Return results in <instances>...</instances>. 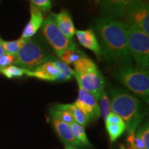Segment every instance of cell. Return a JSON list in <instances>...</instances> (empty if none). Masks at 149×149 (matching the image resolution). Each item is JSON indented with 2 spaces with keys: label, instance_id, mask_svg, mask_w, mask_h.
Returning a JSON list of instances; mask_svg holds the SVG:
<instances>
[{
  "label": "cell",
  "instance_id": "obj_34",
  "mask_svg": "<svg viewBox=\"0 0 149 149\" xmlns=\"http://www.w3.org/2000/svg\"><path fill=\"white\" fill-rule=\"evenodd\" d=\"M142 1H146V2H148V0H142Z\"/></svg>",
  "mask_w": 149,
  "mask_h": 149
},
{
  "label": "cell",
  "instance_id": "obj_3",
  "mask_svg": "<svg viewBox=\"0 0 149 149\" xmlns=\"http://www.w3.org/2000/svg\"><path fill=\"white\" fill-rule=\"evenodd\" d=\"M59 59L44 37L40 35L26 39L15 55V64L24 70H33L47 61Z\"/></svg>",
  "mask_w": 149,
  "mask_h": 149
},
{
  "label": "cell",
  "instance_id": "obj_29",
  "mask_svg": "<svg viewBox=\"0 0 149 149\" xmlns=\"http://www.w3.org/2000/svg\"><path fill=\"white\" fill-rule=\"evenodd\" d=\"M15 61V56L5 54L0 57V71L11 64H14Z\"/></svg>",
  "mask_w": 149,
  "mask_h": 149
},
{
  "label": "cell",
  "instance_id": "obj_13",
  "mask_svg": "<svg viewBox=\"0 0 149 149\" xmlns=\"http://www.w3.org/2000/svg\"><path fill=\"white\" fill-rule=\"evenodd\" d=\"M24 74L29 77H33L46 81H55L57 79L58 70L53 64V61H47L37 67L33 70H24Z\"/></svg>",
  "mask_w": 149,
  "mask_h": 149
},
{
  "label": "cell",
  "instance_id": "obj_10",
  "mask_svg": "<svg viewBox=\"0 0 149 149\" xmlns=\"http://www.w3.org/2000/svg\"><path fill=\"white\" fill-rule=\"evenodd\" d=\"M100 1V15L109 19L124 17L127 5L133 0H97Z\"/></svg>",
  "mask_w": 149,
  "mask_h": 149
},
{
  "label": "cell",
  "instance_id": "obj_23",
  "mask_svg": "<svg viewBox=\"0 0 149 149\" xmlns=\"http://www.w3.org/2000/svg\"><path fill=\"white\" fill-rule=\"evenodd\" d=\"M100 109L101 115L103 117L104 122L107 120V117L111 113V102H110L109 97L108 95V93L104 91L103 94L102 95L100 99Z\"/></svg>",
  "mask_w": 149,
  "mask_h": 149
},
{
  "label": "cell",
  "instance_id": "obj_8",
  "mask_svg": "<svg viewBox=\"0 0 149 149\" xmlns=\"http://www.w3.org/2000/svg\"><path fill=\"white\" fill-rule=\"evenodd\" d=\"M73 76L77 84L94 97L97 101L100 100L105 90V78L99 70L85 74H79L74 70Z\"/></svg>",
  "mask_w": 149,
  "mask_h": 149
},
{
  "label": "cell",
  "instance_id": "obj_31",
  "mask_svg": "<svg viewBox=\"0 0 149 149\" xmlns=\"http://www.w3.org/2000/svg\"><path fill=\"white\" fill-rule=\"evenodd\" d=\"M5 51H4V49H3V45L2 44H1V38H0V57H1V56H3V55H5Z\"/></svg>",
  "mask_w": 149,
  "mask_h": 149
},
{
  "label": "cell",
  "instance_id": "obj_17",
  "mask_svg": "<svg viewBox=\"0 0 149 149\" xmlns=\"http://www.w3.org/2000/svg\"><path fill=\"white\" fill-rule=\"evenodd\" d=\"M74 71L79 74H85L97 71L98 70L96 64L87 57H82L73 64Z\"/></svg>",
  "mask_w": 149,
  "mask_h": 149
},
{
  "label": "cell",
  "instance_id": "obj_18",
  "mask_svg": "<svg viewBox=\"0 0 149 149\" xmlns=\"http://www.w3.org/2000/svg\"><path fill=\"white\" fill-rule=\"evenodd\" d=\"M53 61V64L57 67L58 70L56 81H64L69 80L73 77L74 70L70 68L68 64H65L64 62L61 61L59 59H56Z\"/></svg>",
  "mask_w": 149,
  "mask_h": 149
},
{
  "label": "cell",
  "instance_id": "obj_9",
  "mask_svg": "<svg viewBox=\"0 0 149 149\" xmlns=\"http://www.w3.org/2000/svg\"><path fill=\"white\" fill-rule=\"evenodd\" d=\"M78 86V96L74 105L85 115L88 122L97 120L101 117L100 106L97 101L92 95L84 89L79 84Z\"/></svg>",
  "mask_w": 149,
  "mask_h": 149
},
{
  "label": "cell",
  "instance_id": "obj_26",
  "mask_svg": "<svg viewBox=\"0 0 149 149\" xmlns=\"http://www.w3.org/2000/svg\"><path fill=\"white\" fill-rule=\"evenodd\" d=\"M70 109H71L72 117H73L74 122L77 123V124H80L81 126L85 127L86 126L87 123L88 122L85 115L79 109H77L74 105V104H70Z\"/></svg>",
  "mask_w": 149,
  "mask_h": 149
},
{
  "label": "cell",
  "instance_id": "obj_28",
  "mask_svg": "<svg viewBox=\"0 0 149 149\" xmlns=\"http://www.w3.org/2000/svg\"><path fill=\"white\" fill-rule=\"evenodd\" d=\"M30 3H32L42 10V12H48L51 10L53 6L54 0H29Z\"/></svg>",
  "mask_w": 149,
  "mask_h": 149
},
{
  "label": "cell",
  "instance_id": "obj_4",
  "mask_svg": "<svg viewBox=\"0 0 149 149\" xmlns=\"http://www.w3.org/2000/svg\"><path fill=\"white\" fill-rule=\"evenodd\" d=\"M113 76L143 101H149V72L148 70L130 66L118 68Z\"/></svg>",
  "mask_w": 149,
  "mask_h": 149
},
{
  "label": "cell",
  "instance_id": "obj_27",
  "mask_svg": "<svg viewBox=\"0 0 149 149\" xmlns=\"http://www.w3.org/2000/svg\"><path fill=\"white\" fill-rule=\"evenodd\" d=\"M127 141L128 144L133 147V149H146L142 140L136 134V132L132 134H128Z\"/></svg>",
  "mask_w": 149,
  "mask_h": 149
},
{
  "label": "cell",
  "instance_id": "obj_24",
  "mask_svg": "<svg viewBox=\"0 0 149 149\" xmlns=\"http://www.w3.org/2000/svg\"><path fill=\"white\" fill-rule=\"evenodd\" d=\"M0 72L9 79L22 77L24 74V69L17 66H14V65H10V66L3 68Z\"/></svg>",
  "mask_w": 149,
  "mask_h": 149
},
{
  "label": "cell",
  "instance_id": "obj_2",
  "mask_svg": "<svg viewBox=\"0 0 149 149\" xmlns=\"http://www.w3.org/2000/svg\"><path fill=\"white\" fill-rule=\"evenodd\" d=\"M109 99L111 111L124 121L128 133H135L146 115L144 104L138 97L122 88L111 89Z\"/></svg>",
  "mask_w": 149,
  "mask_h": 149
},
{
  "label": "cell",
  "instance_id": "obj_35",
  "mask_svg": "<svg viewBox=\"0 0 149 149\" xmlns=\"http://www.w3.org/2000/svg\"><path fill=\"white\" fill-rule=\"evenodd\" d=\"M1 1V0H0V1Z\"/></svg>",
  "mask_w": 149,
  "mask_h": 149
},
{
  "label": "cell",
  "instance_id": "obj_22",
  "mask_svg": "<svg viewBox=\"0 0 149 149\" xmlns=\"http://www.w3.org/2000/svg\"><path fill=\"white\" fill-rule=\"evenodd\" d=\"M106 128L109 134L110 140L113 142L125 131L126 125L124 122L117 124H106Z\"/></svg>",
  "mask_w": 149,
  "mask_h": 149
},
{
  "label": "cell",
  "instance_id": "obj_21",
  "mask_svg": "<svg viewBox=\"0 0 149 149\" xmlns=\"http://www.w3.org/2000/svg\"><path fill=\"white\" fill-rule=\"evenodd\" d=\"M25 41L26 39L22 38V37L15 41H5L1 39V44H2L6 54L15 56Z\"/></svg>",
  "mask_w": 149,
  "mask_h": 149
},
{
  "label": "cell",
  "instance_id": "obj_5",
  "mask_svg": "<svg viewBox=\"0 0 149 149\" xmlns=\"http://www.w3.org/2000/svg\"><path fill=\"white\" fill-rule=\"evenodd\" d=\"M127 48L130 58L137 67L148 70L149 66V35L133 24L126 23Z\"/></svg>",
  "mask_w": 149,
  "mask_h": 149
},
{
  "label": "cell",
  "instance_id": "obj_14",
  "mask_svg": "<svg viewBox=\"0 0 149 149\" xmlns=\"http://www.w3.org/2000/svg\"><path fill=\"white\" fill-rule=\"evenodd\" d=\"M75 34L81 45L93 51L98 58L101 57L102 55L100 44L98 42L95 33L92 29L86 30V31L76 30Z\"/></svg>",
  "mask_w": 149,
  "mask_h": 149
},
{
  "label": "cell",
  "instance_id": "obj_11",
  "mask_svg": "<svg viewBox=\"0 0 149 149\" xmlns=\"http://www.w3.org/2000/svg\"><path fill=\"white\" fill-rule=\"evenodd\" d=\"M30 12L31 19L24 28L21 37L24 39H29L34 36L38 30L42 27L44 21L42 11L32 3H30Z\"/></svg>",
  "mask_w": 149,
  "mask_h": 149
},
{
  "label": "cell",
  "instance_id": "obj_30",
  "mask_svg": "<svg viewBox=\"0 0 149 149\" xmlns=\"http://www.w3.org/2000/svg\"><path fill=\"white\" fill-rule=\"evenodd\" d=\"M123 122H124V121L122 120V118L119 115L113 113V112H111L110 113L105 121L106 124H121V123Z\"/></svg>",
  "mask_w": 149,
  "mask_h": 149
},
{
  "label": "cell",
  "instance_id": "obj_25",
  "mask_svg": "<svg viewBox=\"0 0 149 149\" xmlns=\"http://www.w3.org/2000/svg\"><path fill=\"white\" fill-rule=\"evenodd\" d=\"M136 134L142 140L146 149H149V126L148 121L139 126Z\"/></svg>",
  "mask_w": 149,
  "mask_h": 149
},
{
  "label": "cell",
  "instance_id": "obj_15",
  "mask_svg": "<svg viewBox=\"0 0 149 149\" xmlns=\"http://www.w3.org/2000/svg\"><path fill=\"white\" fill-rule=\"evenodd\" d=\"M51 123L55 128L56 133H57L61 140L64 143L65 146L68 145V146H72L75 148L76 147H83L82 145L74 137L70 124L54 118H51Z\"/></svg>",
  "mask_w": 149,
  "mask_h": 149
},
{
  "label": "cell",
  "instance_id": "obj_7",
  "mask_svg": "<svg viewBox=\"0 0 149 149\" xmlns=\"http://www.w3.org/2000/svg\"><path fill=\"white\" fill-rule=\"evenodd\" d=\"M128 23L132 24L149 35V6L142 0H133L128 3L124 15Z\"/></svg>",
  "mask_w": 149,
  "mask_h": 149
},
{
  "label": "cell",
  "instance_id": "obj_32",
  "mask_svg": "<svg viewBox=\"0 0 149 149\" xmlns=\"http://www.w3.org/2000/svg\"><path fill=\"white\" fill-rule=\"evenodd\" d=\"M120 149H133V147L129 144H127V145H124V144H121L120 146Z\"/></svg>",
  "mask_w": 149,
  "mask_h": 149
},
{
  "label": "cell",
  "instance_id": "obj_12",
  "mask_svg": "<svg viewBox=\"0 0 149 149\" xmlns=\"http://www.w3.org/2000/svg\"><path fill=\"white\" fill-rule=\"evenodd\" d=\"M50 15L54 19L57 27L66 38L72 40L75 34L76 29L69 13L65 9H62L58 13H51Z\"/></svg>",
  "mask_w": 149,
  "mask_h": 149
},
{
  "label": "cell",
  "instance_id": "obj_33",
  "mask_svg": "<svg viewBox=\"0 0 149 149\" xmlns=\"http://www.w3.org/2000/svg\"><path fill=\"white\" fill-rule=\"evenodd\" d=\"M65 149H77L75 147H73L72 146H68V145H66L65 146Z\"/></svg>",
  "mask_w": 149,
  "mask_h": 149
},
{
  "label": "cell",
  "instance_id": "obj_20",
  "mask_svg": "<svg viewBox=\"0 0 149 149\" xmlns=\"http://www.w3.org/2000/svg\"><path fill=\"white\" fill-rule=\"evenodd\" d=\"M85 53L77 48L76 50H66L63 52L59 59L66 64H73L82 57H86Z\"/></svg>",
  "mask_w": 149,
  "mask_h": 149
},
{
  "label": "cell",
  "instance_id": "obj_19",
  "mask_svg": "<svg viewBox=\"0 0 149 149\" xmlns=\"http://www.w3.org/2000/svg\"><path fill=\"white\" fill-rule=\"evenodd\" d=\"M72 133L75 139L79 141L84 147H90L91 146L86 134L84 127L76 122H73L70 124Z\"/></svg>",
  "mask_w": 149,
  "mask_h": 149
},
{
  "label": "cell",
  "instance_id": "obj_6",
  "mask_svg": "<svg viewBox=\"0 0 149 149\" xmlns=\"http://www.w3.org/2000/svg\"><path fill=\"white\" fill-rule=\"evenodd\" d=\"M42 31L44 39L57 57H60L63 52L66 50L77 49L75 43H74L72 40L66 38L57 27L54 19L50 15L43 22Z\"/></svg>",
  "mask_w": 149,
  "mask_h": 149
},
{
  "label": "cell",
  "instance_id": "obj_1",
  "mask_svg": "<svg viewBox=\"0 0 149 149\" xmlns=\"http://www.w3.org/2000/svg\"><path fill=\"white\" fill-rule=\"evenodd\" d=\"M94 28L102 55L109 64L118 68L133 66L127 48L126 23L101 17L95 20Z\"/></svg>",
  "mask_w": 149,
  "mask_h": 149
},
{
  "label": "cell",
  "instance_id": "obj_16",
  "mask_svg": "<svg viewBox=\"0 0 149 149\" xmlns=\"http://www.w3.org/2000/svg\"><path fill=\"white\" fill-rule=\"evenodd\" d=\"M51 118L70 124L74 122L70 109V104H55L49 110Z\"/></svg>",
  "mask_w": 149,
  "mask_h": 149
}]
</instances>
